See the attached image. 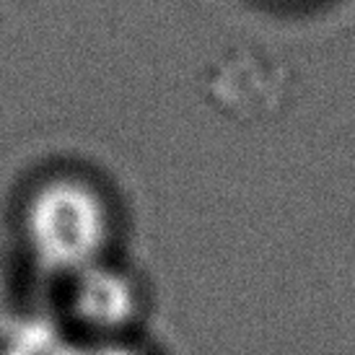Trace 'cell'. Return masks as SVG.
Instances as JSON below:
<instances>
[{"label": "cell", "instance_id": "1", "mask_svg": "<svg viewBox=\"0 0 355 355\" xmlns=\"http://www.w3.org/2000/svg\"><path fill=\"white\" fill-rule=\"evenodd\" d=\"M24 236L44 272L73 277L101 262L109 239L107 205L86 182L52 179L26 202Z\"/></svg>", "mask_w": 355, "mask_h": 355}, {"label": "cell", "instance_id": "2", "mask_svg": "<svg viewBox=\"0 0 355 355\" xmlns=\"http://www.w3.org/2000/svg\"><path fill=\"white\" fill-rule=\"evenodd\" d=\"M70 309L80 324L96 332H117L138 314V291L125 272L109 265L80 270L70 277Z\"/></svg>", "mask_w": 355, "mask_h": 355}, {"label": "cell", "instance_id": "3", "mask_svg": "<svg viewBox=\"0 0 355 355\" xmlns=\"http://www.w3.org/2000/svg\"><path fill=\"white\" fill-rule=\"evenodd\" d=\"M50 355H140V353L128 345L104 340V343H80V345H55Z\"/></svg>", "mask_w": 355, "mask_h": 355}, {"label": "cell", "instance_id": "4", "mask_svg": "<svg viewBox=\"0 0 355 355\" xmlns=\"http://www.w3.org/2000/svg\"><path fill=\"white\" fill-rule=\"evenodd\" d=\"M52 347H42V345H31L26 340H16V343H8L6 347H0V355H50Z\"/></svg>", "mask_w": 355, "mask_h": 355}]
</instances>
